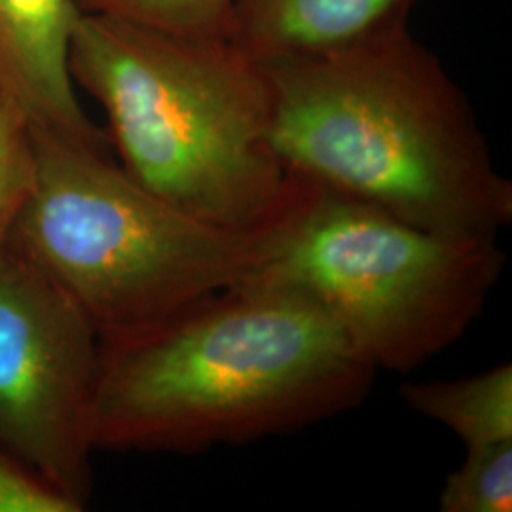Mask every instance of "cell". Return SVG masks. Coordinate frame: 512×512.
I'll list each match as a JSON object with an SVG mask.
<instances>
[{"label":"cell","mask_w":512,"mask_h":512,"mask_svg":"<svg viewBox=\"0 0 512 512\" xmlns=\"http://www.w3.org/2000/svg\"><path fill=\"white\" fill-rule=\"evenodd\" d=\"M69 69L105 110L122 169L165 202L234 228L274 224L306 202L310 184L272 147L266 69L230 38L84 12Z\"/></svg>","instance_id":"3"},{"label":"cell","mask_w":512,"mask_h":512,"mask_svg":"<svg viewBox=\"0 0 512 512\" xmlns=\"http://www.w3.org/2000/svg\"><path fill=\"white\" fill-rule=\"evenodd\" d=\"M82 509V505L55 490L0 444V512H80Z\"/></svg>","instance_id":"13"},{"label":"cell","mask_w":512,"mask_h":512,"mask_svg":"<svg viewBox=\"0 0 512 512\" xmlns=\"http://www.w3.org/2000/svg\"><path fill=\"white\" fill-rule=\"evenodd\" d=\"M101 340L82 311L27 260L0 251V444L86 505L90 408Z\"/></svg>","instance_id":"6"},{"label":"cell","mask_w":512,"mask_h":512,"mask_svg":"<svg viewBox=\"0 0 512 512\" xmlns=\"http://www.w3.org/2000/svg\"><path fill=\"white\" fill-rule=\"evenodd\" d=\"M404 404L452 431L465 450L512 442V365L454 378L408 382L399 389Z\"/></svg>","instance_id":"9"},{"label":"cell","mask_w":512,"mask_h":512,"mask_svg":"<svg viewBox=\"0 0 512 512\" xmlns=\"http://www.w3.org/2000/svg\"><path fill=\"white\" fill-rule=\"evenodd\" d=\"M442 512L512 511V442L465 450L458 469L444 478Z\"/></svg>","instance_id":"10"},{"label":"cell","mask_w":512,"mask_h":512,"mask_svg":"<svg viewBox=\"0 0 512 512\" xmlns=\"http://www.w3.org/2000/svg\"><path fill=\"white\" fill-rule=\"evenodd\" d=\"M82 14L74 0H0V92L29 128L112 156L109 133L82 109L69 69Z\"/></svg>","instance_id":"7"},{"label":"cell","mask_w":512,"mask_h":512,"mask_svg":"<svg viewBox=\"0 0 512 512\" xmlns=\"http://www.w3.org/2000/svg\"><path fill=\"white\" fill-rule=\"evenodd\" d=\"M376 374L313 298L256 272L101 344L90 440L175 454L249 444L359 406Z\"/></svg>","instance_id":"1"},{"label":"cell","mask_w":512,"mask_h":512,"mask_svg":"<svg viewBox=\"0 0 512 512\" xmlns=\"http://www.w3.org/2000/svg\"><path fill=\"white\" fill-rule=\"evenodd\" d=\"M421 0H234L228 38L262 67L329 54L408 25Z\"/></svg>","instance_id":"8"},{"label":"cell","mask_w":512,"mask_h":512,"mask_svg":"<svg viewBox=\"0 0 512 512\" xmlns=\"http://www.w3.org/2000/svg\"><path fill=\"white\" fill-rule=\"evenodd\" d=\"M505 266L497 236L427 230L311 186L258 272L313 298L376 372L408 374L467 334Z\"/></svg>","instance_id":"5"},{"label":"cell","mask_w":512,"mask_h":512,"mask_svg":"<svg viewBox=\"0 0 512 512\" xmlns=\"http://www.w3.org/2000/svg\"><path fill=\"white\" fill-rule=\"evenodd\" d=\"M33 164L31 128L18 107L0 92V251L33 181Z\"/></svg>","instance_id":"12"},{"label":"cell","mask_w":512,"mask_h":512,"mask_svg":"<svg viewBox=\"0 0 512 512\" xmlns=\"http://www.w3.org/2000/svg\"><path fill=\"white\" fill-rule=\"evenodd\" d=\"M264 69L289 175L427 230L497 236L511 224L512 183L475 110L408 25Z\"/></svg>","instance_id":"2"},{"label":"cell","mask_w":512,"mask_h":512,"mask_svg":"<svg viewBox=\"0 0 512 512\" xmlns=\"http://www.w3.org/2000/svg\"><path fill=\"white\" fill-rule=\"evenodd\" d=\"M82 12L137 21L169 33L226 37L234 0H74Z\"/></svg>","instance_id":"11"},{"label":"cell","mask_w":512,"mask_h":512,"mask_svg":"<svg viewBox=\"0 0 512 512\" xmlns=\"http://www.w3.org/2000/svg\"><path fill=\"white\" fill-rule=\"evenodd\" d=\"M31 139L33 181L6 247L82 311L101 344L255 275L310 200L268 226H222L158 198L109 154L35 129Z\"/></svg>","instance_id":"4"}]
</instances>
